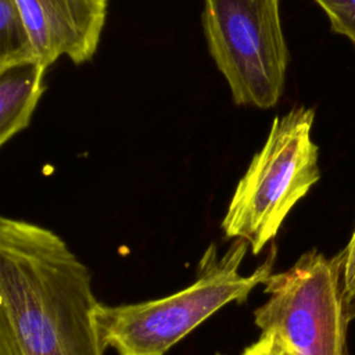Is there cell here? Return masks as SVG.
<instances>
[{"label": "cell", "instance_id": "cell-8", "mask_svg": "<svg viewBox=\"0 0 355 355\" xmlns=\"http://www.w3.org/2000/svg\"><path fill=\"white\" fill-rule=\"evenodd\" d=\"M36 62V54L15 0H0V73Z\"/></svg>", "mask_w": 355, "mask_h": 355}, {"label": "cell", "instance_id": "cell-7", "mask_svg": "<svg viewBox=\"0 0 355 355\" xmlns=\"http://www.w3.org/2000/svg\"><path fill=\"white\" fill-rule=\"evenodd\" d=\"M46 67L36 62L0 73L1 146L29 126L36 105L46 92Z\"/></svg>", "mask_w": 355, "mask_h": 355}, {"label": "cell", "instance_id": "cell-11", "mask_svg": "<svg viewBox=\"0 0 355 355\" xmlns=\"http://www.w3.org/2000/svg\"><path fill=\"white\" fill-rule=\"evenodd\" d=\"M344 259V286L351 301H355V229L347 244L341 251Z\"/></svg>", "mask_w": 355, "mask_h": 355}, {"label": "cell", "instance_id": "cell-3", "mask_svg": "<svg viewBox=\"0 0 355 355\" xmlns=\"http://www.w3.org/2000/svg\"><path fill=\"white\" fill-rule=\"evenodd\" d=\"M313 108L275 116L266 140L237 182L220 223L225 237L243 239L258 255L279 233L294 205L320 179L312 140Z\"/></svg>", "mask_w": 355, "mask_h": 355}, {"label": "cell", "instance_id": "cell-12", "mask_svg": "<svg viewBox=\"0 0 355 355\" xmlns=\"http://www.w3.org/2000/svg\"><path fill=\"white\" fill-rule=\"evenodd\" d=\"M216 355H223V354H216Z\"/></svg>", "mask_w": 355, "mask_h": 355}, {"label": "cell", "instance_id": "cell-5", "mask_svg": "<svg viewBox=\"0 0 355 355\" xmlns=\"http://www.w3.org/2000/svg\"><path fill=\"white\" fill-rule=\"evenodd\" d=\"M202 31L236 105L268 110L282 98L288 65L279 0H204Z\"/></svg>", "mask_w": 355, "mask_h": 355}, {"label": "cell", "instance_id": "cell-2", "mask_svg": "<svg viewBox=\"0 0 355 355\" xmlns=\"http://www.w3.org/2000/svg\"><path fill=\"white\" fill-rule=\"evenodd\" d=\"M248 248L245 240L234 239L219 255L211 243L198 262L196 280L187 287L135 304H100L96 318L104 347L118 355H165L225 305L244 302L273 273L276 258L273 245L254 272L243 275L240 266Z\"/></svg>", "mask_w": 355, "mask_h": 355}, {"label": "cell", "instance_id": "cell-1", "mask_svg": "<svg viewBox=\"0 0 355 355\" xmlns=\"http://www.w3.org/2000/svg\"><path fill=\"white\" fill-rule=\"evenodd\" d=\"M92 273L40 225L0 218V355H104Z\"/></svg>", "mask_w": 355, "mask_h": 355}, {"label": "cell", "instance_id": "cell-9", "mask_svg": "<svg viewBox=\"0 0 355 355\" xmlns=\"http://www.w3.org/2000/svg\"><path fill=\"white\" fill-rule=\"evenodd\" d=\"M327 15L331 31L348 37L355 46V0H313Z\"/></svg>", "mask_w": 355, "mask_h": 355}, {"label": "cell", "instance_id": "cell-10", "mask_svg": "<svg viewBox=\"0 0 355 355\" xmlns=\"http://www.w3.org/2000/svg\"><path fill=\"white\" fill-rule=\"evenodd\" d=\"M241 355H288V351L276 334L261 333L259 338L250 344Z\"/></svg>", "mask_w": 355, "mask_h": 355}, {"label": "cell", "instance_id": "cell-6", "mask_svg": "<svg viewBox=\"0 0 355 355\" xmlns=\"http://www.w3.org/2000/svg\"><path fill=\"white\" fill-rule=\"evenodd\" d=\"M37 64L49 68L67 55L75 65L97 51L107 17V0H15Z\"/></svg>", "mask_w": 355, "mask_h": 355}, {"label": "cell", "instance_id": "cell-4", "mask_svg": "<svg viewBox=\"0 0 355 355\" xmlns=\"http://www.w3.org/2000/svg\"><path fill=\"white\" fill-rule=\"evenodd\" d=\"M268 300L254 311L261 333H273L288 355H348L349 304L343 254L304 252L263 283Z\"/></svg>", "mask_w": 355, "mask_h": 355}]
</instances>
